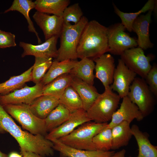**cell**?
I'll return each mask as SVG.
<instances>
[{
  "label": "cell",
  "mask_w": 157,
  "mask_h": 157,
  "mask_svg": "<svg viewBox=\"0 0 157 157\" xmlns=\"http://www.w3.org/2000/svg\"><path fill=\"white\" fill-rule=\"evenodd\" d=\"M2 106L6 111L28 132L34 135H41L45 136L47 134L44 119L35 115L29 105L21 104Z\"/></svg>",
  "instance_id": "6"
},
{
  "label": "cell",
  "mask_w": 157,
  "mask_h": 157,
  "mask_svg": "<svg viewBox=\"0 0 157 157\" xmlns=\"http://www.w3.org/2000/svg\"><path fill=\"white\" fill-rule=\"evenodd\" d=\"M156 2L154 0H149L140 10L134 13H126L121 11L114 4L113 7L115 13L121 19V23L126 29L131 32L132 31V25L134 20L142 13L151 10H154L156 9Z\"/></svg>",
  "instance_id": "29"
},
{
  "label": "cell",
  "mask_w": 157,
  "mask_h": 157,
  "mask_svg": "<svg viewBox=\"0 0 157 157\" xmlns=\"http://www.w3.org/2000/svg\"><path fill=\"white\" fill-rule=\"evenodd\" d=\"M119 108L113 114L108 127L112 128L123 121L130 124L134 119L142 120L144 116L137 106L132 102L127 96L124 97Z\"/></svg>",
  "instance_id": "15"
},
{
  "label": "cell",
  "mask_w": 157,
  "mask_h": 157,
  "mask_svg": "<svg viewBox=\"0 0 157 157\" xmlns=\"http://www.w3.org/2000/svg\"><path fill=\"white\" fill-rule=\"evenodd\" d=\"M91 121L86 112L81 109L71 113L68 119L58 127L52 130L45 136L50 140L58 139L71 133L83 124Z\"/></svg>",
  "instance_id": "12"
},
{
  "label": "cell",
  "mask_w": 157,
  "mask_h": 157,
  "mask_svg": "<svg viewBox=\"0 0 157 157\" xmlns=\"http://www.w3.org/2000/svg\"><path fill=\"white\" fill-rule=\"evenodd\" d=\"M120 99L110 86L105 89L86 111L88 117L97 123H108L117 110Z\"/></svg>",
  "instance_id": "5"
},
{
  "label": "cell",
  "mask_w": 157,
  "mask_h": 157,
  "mask_svg": "<svg viewBox=\"0 0 157 157\" xmlns=\"http://www.w3.org/2000/svg\"><path fill=\"white\" fill-rule=\"evenodd\" d=\"M0 129L2 133H9L17 141L21 154L31 151L42 156L54 154L53 144L41 135H34L23 130L0 104Z\"/></svg>",
  "instance_id": "1"
},
{
  "label": "cell",
  "mask_w": 157,
  "mask_h": 157,
  "mask_svg": "<svg viewBox=\"0 0 157 157\" xmlns=\"http://www.w3.org/2000/svg\"><path fill=\"white\" fill-rule=\"evenodd\" d=\"M0 157H8L6 154L3 153L0 150Z\"/></svg>",
  "instance_id": "40"
},
{
  "label": "cell",
  "mask_w": 157,
  "mask_h": 157,
  "mask_svg": "<svg viewBox=\"0 0 157 157\" xmlns=\"http://www.w3.org/2000/svg\"><path fill=\"white\" fill-rule=\"evenodd\" d=\"M35 6L34 1L31 0H14L10 7L6 10L4 13L11 11H16L22 14L27 21L28 31L35 34L38 43L40 44L42 42L41 40L34 27L29 15L30 10L35 8Z\"/></svg>",
  "instance_id": "25"
},
{
  "label": "cell",
  "mask_w": 157,
  "mask_h": 157,
  "mask_svg": "<svg viewBox=\"0 0 157 157\" xmlns=\"http://www.w3.org/2000/svg\"><path fill=\"white\" fill-rule=\"evenodd\" d=\"M59 37L53 36L45 40L43 43L38 45L20 42L19 46L23 50L21 55L22 58L27 56H33L35 57L47 58H54L58 55L56 45Z\"/></svg>",
  "instance_id": "14"
},
{
  "label": "cell",
  "mask_w": 157,
  "mask_h": 157,
  "mask_svg": "<svg viewBox=\"0 0 157 157\" xmlns=\"http://www.w3.org/2000/svg\"><path fill=\"white\" fill-rule=\"evenodd\" d=\"M126 152V150L124 149H122L121 150L115 153L110 157H125ZM128 157H131V156H129Z\"/></svg>",
  "instance_id": "38"
},
{
  "label": "cell",
  "mask_w": 157,
  "mask_h": 157,
  "mask_svg": "<svg viewBox=\"0 0 157 157\" xmlns=\"http://www.w3.org/2000/svg\"><path fill=\"white\" fill-rule=\"evenodd\" d=\"M71 113L63 105L59 104L44 119L47 132L58 127L67 120Z\"/></svg>",
  "instance_id": "30"
},
{
  "label": "cell",
  "mask_w": 157,
  "mask_h": 157,
  "mask_svg": "<svg viewBox=\"0 0 157 157\" xmlns=\"http://www.w3.org/2000/svg\"><path fill=\"white\" fill-rule=\"evenodd\" d=\"M83 16V12L78 3L68 6L64 10L62 17L64 23H78Z\"/></svg>",
  "instance_id": "34"
},
{
  "label": "cell",
  "mask_w": 157,
  "mask_h": 157,
  "mask_svg": "<svg viewBox=\"0 0 157 157\" xmlns=\"http://www.w3.org/2000/svg\"><path fill=\"white\" fill-rule=\"evenodd\" d=\"M90 122L83 124L68 135L58 140L64 144L76 149L96 150L92 141L93 138L108 123Z\"/></svg>",
  "instance_id": "4"
},
{
  "label": "cell",
  "mask_w": 157,
  "mask_h": 157,
  "mask_svg": "<svg viewBox=\"0 0 157 157\" xmlns=\"http://www.w3.org/2000/svg\"><path fill=\"white\" fill-rule=\"evenodd\" d=\"M125 29L120 23L108 27L109 52L111 53L121 55L126 50L138 46L137 40L126 33Z\"/></svg>",
  "instance_id": "8"
},
{
  "label": "cell",
  "mask_w": 157,
  "mask_h": 157,
  "mask_svg": "<svg viewBox=\"0 0 157 157\" xmlns=\"http://www.w3.org/2000/svg\"><path fill=\"white\" fill-rule=\"evenodd\" d=\"M77 61L68 60L58 61L54 60L40 83L44 86L58 76L69 73Z\"/></svg>",
  "instance_id": "23"
},
{
  "label": "cell",
  "mask_w": 157,
  "mask_h": 157,
  "mask_svg": "<svg viewBox=\"0 0 157 157\" xmlns=\"http://www.w3.org/2000/svg\"><path fill=\"white\" fill-rule=\"evenodd\" d=\"M33 18L42 30L45 40L53 36L60 37L64 23L62 16L36 11Z\"/></svg>",
  "instance_id": "13"
},
{
  "label": "cell",
  "mask_w": 157,
  "mask_h": 157,
  "mask_svg": "<svg viewBox=\"0 0 157 157\" xmlns=\"http://www.w3.org/2000/svg\"><path fill=\"white\" fill-rule=\"evenodd\" d=\"M59 104L58 97L51 95L43 94L35 99L29 106L35 115L44 119Z\"/></svg>",
  "instance_id": "20"
},
{
  "label": "cell",
  "mask_w": 157,
  "mask_h": 157,
  "mask_svg": "<svg viewBox=\"0 0 157 157\" xmlns=\"http://www.w3.org/2000/svg\"><path fill=\"white\" fill-rule=\"evenodd\" d=\"M130 124L123 121L112 129V149H117L127 146L133 135Z\"/></svg>",
  "instance_id": "24"
},
{
  "label": "cell",
  "mask_w": 157,
  "mask_h": 157,
  "mask_svg": "<svg viewBox=\"0 0 157 157\" xmlns=\"http://www.w3.org/2000/svg\"><path fill=\"white\" fill-rule=\"evenodd\" d=\"M59 102L71 113L83 109L82 100L75 90L68 86L59 98Z\"/></svg>",
  "instance_id": "31"
},
{
  "label": "cell",
  "mask_w": 157,
  "mask_h": 157,
  "mask_svg": "<svg viewBox=\"0 0 157 157\" xmlns=\"http://www.w3.org/2000/svg\"><path fill=\"white\" fill-rule=\"evenodd\" d=\"M73 76L69 73L61 75L44 86L43 94L54 96L59 98L70 84Z\"/></svg>",
  "instance_id": "28"
},
{
  "label": "cell",
  "mask_w": 157,
  "mask_h": 157,
  "mask_svg": "<svg viewBox=\"0 0 157 157\" xmlns=\"http://www.w3.org/2000/svg\"><path fill=\"white\" fill-rule=\"evenodd\" d=\"M52 62V58L35 57V63L32 71L31 81L35 84L40 82Z\"/></svg>",
  "instance_id": "32"
},
{
  "label": "cell",
  "mask_w": 157,
  "mask_h": 157,
  "mask_svg": "<svg viewBox=\"0 0 157 157\" xmlns=\"http://www.w3.org/2000/svg\"><path fill=\"white\" fill-rule=\"evenodd\" d=\"M88 19L83 16L77 24L64 23L60 35V47L55 60H76V50L82 31L87 23Z\"/></svg>",
  "instance_id": "3"
},
{
  "label": "cell",
  "mask_w": 157,
  "mask_h": 157,
  "mask_svg": "<svg viewBox=\"0 0 157 157\" xmlns=\"http://www.w3.org/2000/svg\"><path fill=\"white\" fill-rule=\"evenodd\" d=\"M93 60L95 63V77L101 82L105 89L109 88L113 82L115 68L114 58L109 53H105Z\"/></svg>",
  "instance_id": "16"
},
{
  "label": "cell",
  "mask_w": 157,
  "mask_h": 157,
  "mask_svg": "<svg viewBox=\"0 0 157 157\" xmlns=\"http://www.w3.org/2000/svg\"><path fill=\"white\" fill-rule=\"evenodd\" d=\"M120 57L130 70L144 79L152 67L150 63L152 57L146 56L143 50L139 47L126 50Z\"/></svg>",
  "instance_id": "9"
},
{
  "label": "cell",
  "mask_w": 157,
  "mask_h": 157,
  "mask_svg": "<svg viewBox=\"0 0 157 157\" xmlns=\"http://www.w3.org/2000/svg\"><path fill=\"white\" fill-rule=\"evenodd\" d=\"M15 35L10 32L0 30V48H5L16 46Z\"/></svg>",
  "instance_id": "36"
},
{
  "label": "cell",
  "mask_w": 157,
  "mask_h": 157,
  "mask_svg": "<svg viewBox=\"0 0 157 157\" xmlns=\"http://www.w3.org/2000/svg\"><path fill=\"white\" fill-rule=\"evenodd\" d=\"M0 133H2V132H1L0 129Z\"/></svg>",
  "instance_id": "41"
},
{
  "label": "cell",
  "mask_w": 157,
  "mask_h": 157,
  "mask_svg": "<svg viewBox=\"0 0 157 157\" xmlns=\"http://www.w3.org/2000/svg\"><path fill=\"white\" fill-rule=\"evenodd\" d=\"M108 27L95 20L87 23L81 34L77 48V58L93 60L109 52Z\"/></svg>",
  "instance_id": "2"
},
{
  "label": "cell",
  "mask_w": 157,
  "mask_h": 157,
  "mask_svg": "<svg viewBox=\"0 0 157 157\" xmlns=\"http://www.w3.org/2000/svg\"><path fill=\"white\" fill-rule=\"evenodd\" d=\"M70 86L80 97L83 109L86 111L99 95L96 88L76 77H73Z\"/></svg>",
  "instance_id": "19"
},
{
  "label": "cell",
  "mask_w": 157,
  "mask_h": 157,
  "mask_svg": "<svg viewBox=\"0 0 157 157\" xmlns=\"http://www.w3.org/2000/svg\"><path fill=\"white\" fill-rule=\"evenodd\" d=\"M70 2L69 0H36L34 1L35 8L40 12L62 16Z\"/></svg>",
  "instance_id": "27"
},
{
  "label": "cell",
  "mask_w": 157,
  "mask_h": 157,
  "mask_svg": "<svg viewBox=\"0 0 157 157\" xmlns=\"http://www.w3.org/2000/svg\"><path fill=\"white\" fill-rule=\"evenodd\" d=\"M136 75L119 59L115 69L113 82L110 88L113 91L116 92L121 98L127 96L130 87Z\"/></svg>",
  "instance_id": "11"
},
{
  "label": "cell",
  "mask_w": 157,
  "mask_h": 157,
  "mask_svg": "<svg viewBox=\"0 0 157 157\" xmlns=\"http://www.w3.org/2000/svg\"><path fill=\"white\" fill-rule=\"evenodd\" d=\"M150 90L155 97L157 96V66L155 64L144 79Z\"/></svg>",
  "instance_id": "35"
},
{
  "label": "cell",
  "mask_w": 157,
  "mask_h": 157,
  "mask_svg": "<svg viewBox=\"0 0 157 157\" xmlns=\"http://www.w3.org/2000/svg\"><path fill=\"white\" fill-rule=\"evenodd\" d=\"M51 141L53 143L54 150L59 152L62 157H110L115 153L113 151L77 149L64 144L58 139Z\"/></svg>",
  "instance_id": "18"
},
{
  "label": "cell",
  "mask_w": 157,
  "mask_h": 157,
  "mask_svg": "<svg viewBox=\"0 0 157 157\" xmlns=\"http://www.w3.org/2000/svg\"><path fill=\"white\" fill-rule=\"evenodd\" d=\"M44 86L40 82L32 87L27 85L8 94H0V104H25L29 105L35 99L43 95Z\"/></svg>",
  "instance_id": "10"
},
{
  "label": "cell",
  "mask_w": 157,
  "mask_h": 157,
  "mask_svg": "<svg viewBox=\"0 0 157 157\" xmlns=\"http://www.w3.org/2000/svg\"><path fill=\"white\" fill-rule=\"evenodd\" d=\"M8 156V157H23L21 154L20 155L18 153L15 151L10 153Z\"/></svg>",
  "instance_id": "39"
},
{
  "label": "cell",
  "mask_w": 157,
  "mask_h": 157,
  "mask_svg": "<svg viewBox=\"0 0 157 157\" xmlns=\"http://www.w3.org/2000/svg\"><path fill=\"white\" fill-rule=\"evenodd\" d=\"M131 130L138 147L137 157H157V147L151 143L147 133L142 131L135 124L132 125Z\"/></svg>",
  "instance_id": "21"
},
{
  "label": "cell",
  "mask_w": 157,
  "mask_h": 157,
  "mask_svg": "<svg viewBox=\"0 0 157 157\" xmlns=\"http://www.w3.org/2000/svg\"><path fill=\"white\" fill-rule=\"evenodd\" d=\"M153 11L151 10L145 15H140L133 24L132 31L135 32L138 36V45L143 50L152 48L154 45L150 41L149 33V25Z\"/></svg>",
  "instance_id": "17"
},
{
  "label": "cell",
  "mask_w": 157,
  "mask_h": 157,
  "mask_svg": "<svg viewBox=\"0 0 157 157\" xmlns=\"http://www.w3.org/2000/svg\"><path fill=\"white\" fill-rule=\"evenodd\" d=\"M127 96L137 106L144 117L154 108L155 96L144 78L135 77L130 87Z\"/></svg>",
  "instance_id": "7"
},
{
  "label": "cell",
  "mask_w": 157,
  "mask_h": 157,
  "mask_svg": "<svg viewBox=\"0 0 157 157\" xmlns=\"http://www.w3.org/2000/svg\"><path fill=\"white\" fill-rule=\"evenodd\" d=\"M107 125L93 138L92 141L97 150L107 151L111 149L112 129Z\"/></svg>",
  "instance_id": "33"
},
{
  "label": "cell",
  "mask_w": 157,
  "mask_h": 157,
  "mask_svg": "<svg viewBox=\"0 0 157 157\" xmlns=\"http://www.w3.org/2000/svg\"><path fill=\"white\" fill-rule=\"evenodd\" d=\"M23 157H45L31 151H26L22 154Z\"/></svg>",
  "instance_id": "37"
},
{
  "label": "cell",
  "mask_w": 157,
  "mask_h": 157,
  "mask_svg": "<svg viewBox=\"0 0 157 157\" xmlns=\"http://www.w3.org/2000/svg\"><path fill=\"white\" fill-rule=\"evenodd\" d=\"M95 66V64L92 60L84 58L77 61L69 73L73 77L93 85L95 78L93 72Z\"/></svg>",
  "instance_id": "22"
},
{
  "label": "cell",
  "mask_w": 157,
  "mask_h": 157,
  "mask_svg": "<svg viewBox=\"0 0 157 157\" xmlns=\"http://www.w3.org/2000/svg\"><path fill=\"white\" fill-rule=\"evenodd\" d=\"M33 66L21 74L11 77L5 81L0 83V94L4 95L23 87L25 83L31 81Z\"/></svg>",
  "instance_id": "26"
}]
</instances>
